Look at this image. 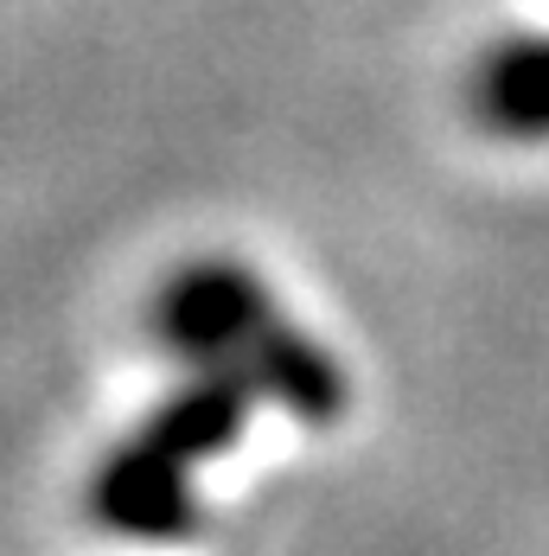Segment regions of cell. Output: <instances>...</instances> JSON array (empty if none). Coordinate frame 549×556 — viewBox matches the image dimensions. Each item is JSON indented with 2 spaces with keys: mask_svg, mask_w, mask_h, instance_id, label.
<instances>
[{
  "mask_svg": "<svg viewBox=\"0 0 549 556\" xmlns=\"http://www.w3.org/2000/svg\"><path fill=\"white\" fill-rule=\"evenodd\" d=\"M274 320L269 288L250 263L230 256H199L173 269L154 301V339L186 365H224L243 358V345Z\"/></svg>",
  "mask_w": 549,
  "mask_h": 556,
  "instance_id": "obj_1",
  "label": "cell"
},
{
  "mask_svg": "<svg viewBox=\"0 0 549 556\" xmlns=\"http://www.w3.org/2000/svg\"><path fill=\"white\" fill-rule=\"evenodd\" d=\"M186 473V460L161 454L148 435H128L90 480V518L128 544H179L199 531V500Z\"/></svg>",
  "mask_w": 549,
  "mask_h": 556,
  "instance_id": "obj_2",
  "label": "cell"
},
{
  "mask_svg": "<svg viewBox=\"0 0 549 556\" xmlns=\"http://www.w3.org/2000/svg\"><path fill=\"white\" fill-rule=\"evenodd\" d=\"M263 403V390L250 384V371L237 365V358H224V365H199L186 384L166 396L161 409L141 422V435L173 454V460H186V467H199V460H218L224 447L243 435V422H250V409Z\"/></svg>",
  "mask_w": 549,
  "mask_h": 556,
  "instance_id": "obj_3",
  "label": "cell"
},
{
  "mask_svg": "<svg viewBox=\"0 0 549 556\" xmlns=\"http://www.w3.org/2000/svg\"><path fill=\"white\" fill-rule=\"evenodd\" d=\"M237 365L250 371V384L263 390V396H274L281 409H294L301 422H332V416L345 409V378H339V365H332L301 327L269 320L263 333L243 345Z\"/></svg>",
  "mask_w": 549,
  "mask_h": 556,
  "instance_id": "obj_4",
  "label": "cell"
},
{
  "mask_svg": "<svg viewBox=\"0 0 549 556\" xmlns=\"http://www.w3.org/2000/svg\"><path fill=\"white\" fill-rule=\"evenodd\" d=\"M486 115L518 128V135H537L549 128V46H518V52L493 58L486 71Z\"/></svg>",
  "mask_w": 549,
  "mask_h": 556,
  "instance_id": "obj_5",
  "label": "cell"
}]
</instances>
